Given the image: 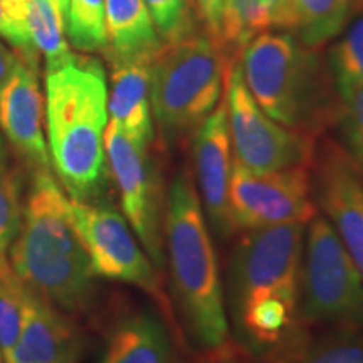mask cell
<instances>
[{"label": "cell", "mask_w": 363, "mask_h": 363, "mask_svg": "<svg viewBox=\"0 0 363 363\" xmlns=\"http://www.w3.org/2000/svg\"><path fill=\"white\" fill-rule=\"evenodd\" d=\"M269 357L271 363H363V330L331 328L320 337L296 330Z\"/></svg>", "instance_id": "cell-20"}, {"label": "cell", "mask_w": 363, "mask_h": 363, "mask_svg": "<svg viewBox=\"0 0 363 363\" xmlns=\"http://www.w3.org/2000/svg\"><path fill=\"white\" fill-rule=\"evenodd\" d=\"M294 9L293 35L316 49L342 33L353 0H291Z\"/></svg>", "instance_id": "cell-22"}, {"label": "cell", "mask_w": 363, "mask_h": 363, "mask_svg": "<svg viewBox=\"0 0 363 363\" xmlns=\"http://www.w3.org/2000/svg\"><path fill=\"white\" fill-rule=\"evenodd\" d=\"M311 194L308 167L257 174L234 162L229 202L235 230L308 224L318 212Z\"/></svg>", "instance_id": "cell-11"}, {"label": "cell", "mask_w": 363, "mask_h": 363, "mask_svg": "<svg viewBox=\"0 0 363 363\" xmlns=\"http://www.w3.org/2000/svg\"><path fill=\"white\" fill-rule=\"evenodd\" d=\"M108 89L103 67L83 59L45 78V126L51 167L72 201H101L108 182L104 130Z\"/></svg>", "instance_id": "cell-4"}, {"label": "cell", "mask_w": 363, "mask_h": 363, "mask_svg": "<svg viewBox=\"0 0 363 363\" xmlns=\"http://www.w3.org/2000/svg\"><path fill=\"white\" fill-rule=\"evenodd\" d=\"M2 360H4V357H2V350H0V363H2Z\"/></svg>", "instance_id": "cell-35"}, {"label": "cell", "mask_w": 363, "mask_h": 363, "mask_svg": "<svg viewBox=\"0 0 363 363\" xmlns=\"http://www.w3.org/2000/svg\"><path fill=\"white\" fill-rule=\"evenodd\" d=\"M21 283V281H19ZM22 284V283H21ZM24 321L21 337L6 363H78L81 335L67 313L27 289L22 284Z\"/></svg>", "instance_id": "cell-15"}, {"label": "cell", "mask_w": 363, "mask_h": 363, "mask_svg": "<svg viewBox=\"0 0 363 363\" xmlns=\"http://www.w3.org/2000/svg\"><path fill=\"white\" fill-rule=\"evenodd\" d=\"M150 65L128 62L113 66L108 115L126 135L150 147L153 142L152 104H150Z\"/></svg>", "instance_id": "cell-18"}, {"label": "cell", "mask_w": 363, "mask_h": 363, "mask_svg": "<svg viewBox=\"0 0 363 363\" xmlns=\"http://www.w3.org/2000/svg\"><path fill=\"white\" fill-rule=\"evenodd\" d=\"M148 148L126 135L115 121L108 120L104 155L108 172L120 192L123 216L153 264L163 267L167 194Z\"/></svg>", "instance_id": "cell-10"}, {"label": "cell", "mask_w": 363, "mask_h": 363, "mask_svg": "<svg viewBox=\"0 0 363 363\" xmlns=\"http://www.w3.org/2000/svg\"><path fill=\"white\" fill-rule=\"evenodd\" d=\"M24 321L22 284L11 266L0 267V350L2 357L12 350L21 337Z\"/></svg>", "instance_id": "cell-27"}, {"label": "cell", "mask_w": 363, "mask_h": 363, "mask_svg": "<svg viewBox=\"0 0 363 363\" xmlns=\"http://www.w3.org/2000/svg\"><path fill=\"white\" fill-rule=\"evenodd\" d=\"M192 152L194 184L208 229L225 240L235 233V225L229 202L234 153L224 101L217 104L216 110L195 130Z\"/></svg>", "instance_id": "cell-13"}, {"label": "cell", "mask_w": 363, "mask_h": 363, "mask_svg": "<svg viewBox=\"0 0 363 363\" xmlns=\"http://www.w3.org/2000/svg\"><path fill=\"white\" fill-rule=\"evenodd\" d=\"M224 88L235 163L257 174L311 165L315 160L313 136L286 128L261 110L244 83L239 61L225 67Z\"/></svg>", "instance_id": "cell-8"}, {"label": "cell", "mask_w": 363, "mask_h": 363, "mask_svg": "<svg viewBox=\"0 0 363 363\" xmlns=\"http://www.w3.org/2000/svg\"><path fill=\"white\" fill-rule=\"evenodd\" d=\"M227 2H229V0H216V6H217V12H219V21H220V13H222V11H224V9H225V6H227Z\"/></svg>", "instance_id": "cell-34"}, {"label": "cell", "mask_w": 363, "mask_h": 363, "mask_svg": "<svg viewBox=\"0 0 363 363\" xmlns=\"http://www.w3.org/2000/svg\"><path fill=\"white\" fill-rule=\"evenodd\" d=\"M0 38L21 52V59L27 66L38 71L39 52L27 30L26 0H0Z\"/></svg>", "instance_id": "cell-28"}, {"label": "cell", "mask_w": 363, "mask_h": 363, "mask_svg": "<svg viewBox=\"0 0 363 363\" xmlns=\"http://www.w3.org/2000/svg\"><path fill=\"white\" fill-rule=\"evenodd\" d=\"M17 62H19V57L16 54H12V51H9L6 45L0 43V93H2L7 81L11 79Z\"/></svg>", "instance_id": "cell-31"}, {"label": "cell", "mask_w": 363, "mask_h": 363, "mask_svg": "<svg viewBox=\"0 0 363 363\" xmlns=\"http://www.w3.org/2000/svg\"><path fill=\"white\" fill-rule=\"evenodd\" d=\"M26 22L35 51L44 56L45 72L59 71L76 61L65 38V17L51 0H26Z\"/></svg>", "instance_id": "cell-21"}, {"label": "cell", "mask_w": 363, "mask_h": 363, "mask_svg": "<svg viewBox=\"0 0 363 363\" xmlns=\"http://www.w3.org/2000/svg\"><path fill=\"white\" fill-rule=\"evenodd\" d=\"M101 363H174L169 328L155 313L123 316L108 335Z\"/></svg>", "instance_id": "cell-17"}, {"label": "cell", "mask_w": 363, "mask_h": 363, "mask_svg": "<svg viewBox=\"0 0 363 363\" xmlns=\"http://www.w3.org/2000/svg\"><path fill=\"white\" fill-rule=\"evenodd\" d=\"M67 214L96 278L120 281L143 289L172 318L155 264L123 214L103 201L79 202L69 197Z\"/></svg>", "instance_id": "cell-9"}, {"label": "cell", "mask_w": 363, "mask_h": 363, "mask_svg": "<svg viewBox=\"0 0 363 363\" xmlns=\"http://www.w3.org/2000/svg\"><path fill=\"white\" fill-rule=\"evenodd\" d=\"M239 65L254 101L279 125L313 136L335 123L338 94L330 67L293 34L256 35Z\"/></svg>", "instance_id": "cell-5"}, {"label": "cell", "mask_w": 363, "mask_h": 363, "mask_svg": "<svg viewBox=\"0 0 363 363\" xmlns=\"http://www.w3.org/2000/svg\"><path fill=\"white\" fill-rule=\"evenodd\" d=\"M271 27L293 33L291 0H229L220 13L216 45L225 56L242 52L256 35L267 33Z\"/></svg>", "instance_id": "cell-19"}, {"label": "cell", "mask_w": 363, "mask_h": 363, "mask_svg": "<svg viewBox=\"0 0 363 363\" xmlns=\"http://www.w3.org/2000/svg\"><path fill=\"white\" fill-rule=\"evenodd\" d=\"M225 65L207 35L177 38L150 65V104L169 140L197 130L220 103Z\"/></svg>", "instance_id": "cell-6"}, {"label": "cell", "mask_w": 363, "mask_h": 363, "mask_svg": "<svg viewBox=\"0 0 363 363\" xmlns=\"http://www.w3.org/2000/svg\"><path fill=\"white\" fill-rule=\"evenodd\" d=\"M306 224L247 230L227 266L229 325L242 347L269 355L298 330Z\"/></svg>", "instance_id": "cell-1"}, {"label": "cell", "mask_w": 363, "mask_h": 363, "mask_svg": "<svg viewBox=\"0 0 363 363\" xmlns=\"http://www.w3.org/2000/svg\"><path fill=\"white\" fill-rule=\"evenodd\" d=\"M328 67L335 88L363 84V13L347 26L342 39L330 49Z\"/></svg>", "instance_id": "cell-24"}, {"label": "cell", "mask_w": 363, "mask_h": 363, "mask_svg": "<svg viewBox=\"0 0 363 363\" xmlns=\"http://www.w3.org/2000/svg\"><path fill=\"white\" fill-rule=\"evenodd\" d=\"M104 2L106 0H69L65 30L78 51L94 52L106 48Z\"/></svg>", "instance_id": "cell-23"}, {"label": "cell", "mask_w": 363, "mask_h": 363, "mask_svg": "<svg viewBox=\"0 0 363 363\" xmlns=\"http://www.w3.org/2000/svg\"><path fill=\"white\" fill-rule=\"evenodd\" d=\"M313 187L318 206L363 278V170L342 145L326 142L316 155Z\"/></svg>", "instance_id": "cell-12"}, {"label": "cell", "mask_w": 363, "mask_h": 363, "mask_svg": "<svg viewBox=\"0 0 363 363\" xmlns=\"http://www.w3.org/2000/svg\"><path fill=\"white\" fill-rule=\"evenodd\" d=\"M51 2L56 6V9L61 12V16L65 17L66 22V16H67V7H69V0H51Z\"/></svg>", "instance_id": "cell-32"}, {"label": "cell", "mask_w": 363, "mask_h": 363, "mask_svg": "<svg viewBox=\"0 0 363 363\" xmlns=\"http://www.w3.org/2000/svg\"><path fill=\"white\" fill-rule=\"evenodd\" d=\"M44 113L38 71L19 57L11 79L0 93V128L30 170L51 169Z\"/></svg>", "instance_id": "cell-14"}, {"label": "cell", "mask_w": 363, "mask_h": 363, "mask_svg": "<svg viewBox=\"0 0 363 363\" xmlns=\"http://www.w3.org/2000/svg\"><path fill=\"white\" fill-rule=\"evenodd\" d=\"M335 89L338 94L335 123L340 126L342 147L363 170V84Z\"/></svg>", "instance_id": "cell-25"}, {"label": "cell", "mask_w": 363, "mask_h": 363, "mask_svg": "<svg viewBox=\"0 0 363 363\" xmlns=\"http://www.w3.org/2000/svg\"><path fill=\"white\" fill-rule=\"evenodd\" d=\"M195 7L206 22L208 38L216 44L217 33H219V12H217L216 0H195Z\"/></svg>", "instance_id": "cell-30"}, {"label": "cell", "mask_w": 363, "mask_h": 363, "mask_svg": "<svg viewBox=\"0 0 363 363\" xmlns=\"http://www.w3.org/2000/svg\"><path fill=\"white\" fill-rule=\"evenodd\" d=\"M298 320L363 330V278L335 227L318 212L305 229Z\"/></svg>", "instance_id": "cell-7"}, {"label": "cell", "mask_w": 363, "mask_h": 363, "mask_svg": "<svg viewBox=\"0 0 363 363\" xmlns=\"http://www.w3.org/2000/svg\"><path fill=\"white\" fill-rule=\"evenodd\" d=\"M165 262L179 316L190 342L206 353L224 352L230 340L224 286L194 177L172 180L165 203Z\"/></svg>", "instance_id": "cell-3"}, {"label": "cell", "mask_w": 363, "mask_h": 363, "mask_svg": "<svg viewBox=\"0 0 363 363\" xmlns=\"http://www.w3.org/2000/svg\"><path fill=\"white\" fill-rule=\"evenodd\" d=\"M6 162H7V153H6V147H4V143H2V138H0V169H4V167H6Z\"/></svg>", "instance_id": "cell-33"}, {"label": "cell", "mask_w": 363, "mask_h": 363, "mask_svg": "<svg viewBox=\"0 0 363 363\" xmlns=\"http://www.w3.org/2000/svg\"><path fill=\"white\" fill-rule=\"evenodd\" d=\"M162 38H180V24L187 0H143Z\"/></svg>", "instance_id": "cell-29"}, {"label": "cell", "mask_w": 363, "mask_h": 363, "mask_svg": "<svg viewBox=\"0 0 363 363\" xmlns=\"http://www.w3.org/2000/svg\"><path fill=\"white\" fill-rule=\"evenodd\" d=\"M104 26L111 66L152 62L163 48L143 0H106Z\"/></svg>", "instance_id": "cell-16"}, {"label": "cell", "mask_w": 363, "mask_h": 363, "mask_svg": "<svg viewBox=\"0 0 363 363\" xmlns=\"http://www.w3.org/2000/svg\"><path fill=\"white\" fill-rule=\"evenodd\" d=\"M24 199L21 177L0 169V267L9 266V249L21 229Z\"/></svg>", "instance_id": "cell-26"}, {"label": "cell", "mask_w": 363, "mask_h": 363, "mask_svg": "<svg viewBox=\"0 0 363 363\" xmlns=\"http://www.w3.org/2000/svg\"><path fill=\"white\" fill-rule=\"evenodd\" d=\"M9 266L27 289L65 313L88 310L94 296L89 257L67 214V194L51 169L33 170Z\"/></svg>", "instance_id": "cell-2"}]
</instances>
